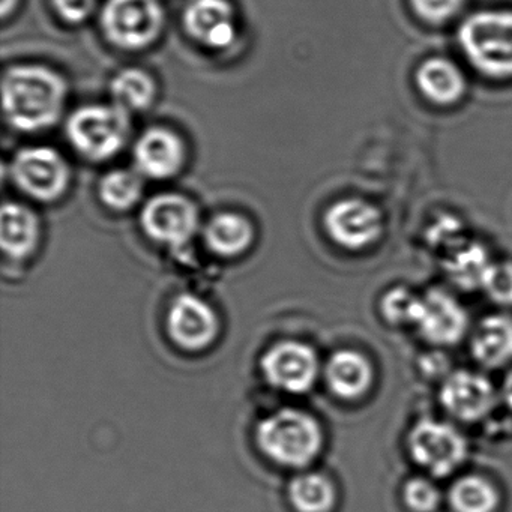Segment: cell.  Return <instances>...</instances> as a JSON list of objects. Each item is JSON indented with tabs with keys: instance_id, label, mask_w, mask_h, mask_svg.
I'll use <instances>...</instances> for the list:
<instances>
[{
	"instance_id": "484cf974",
	"label": "cell",
	"mask_w": 512,
	"mask_h": 512,
	"mask_svg": "<svg viewBox=\"0 0 512 512\" xmlns=\"http://www.w3.org/2000/svg\"><path fill=\"white\" fill-rule=\"evenodd\" d=\"M419 301L421 298H416L409 290H391L383 298V316L392 323H415Z\"/></svg>"
},
{
	"instance_id": "7402d4cb",
	"label": "cell",
	"mask_w": 512,
	"mask_h": 512,
	"mask_svg": "<svg viewBox=\"0 0 512 512\" xmlns=\"http://www.w3.org/2000/svg\"><path fill=\"white\" fill-rule=\"evenodd\" d=\"M289 499L296 512H331L335 503L334 485L325 476L305 473L293 479Z\"/></svg>"
},
{
	"instance_id": "5b68a950",
	"label": "cell",
	"mask_w": 512,
	"mask_h": 512,
	"mask_svg": "<svg viewBox=\"0 0 512 512\" xmlns=\"http://www.w3.org/2000/svg\"><path fill=\"white\" fill-rule=\"evenodd\" d=\"M464 53L482 73L512 76V13H479L460 28Z\"/></svg>"
},
{
	"instance_id": "30bf717a",
	"label": "cell",
	"mask_w": 512,
	"mask_h": 512,
	"mask_svg": "<svg viewBox=\"0 0 512 512\" xmlns=\"http://www.w3.org/2000/svg\"><path fill=\"white\" fill-rule=\"evenodd\" d=\"M184 28L206 49H227L236 40L235 10L229 0H191L184 11Z\"/></svg>"
},
{
	"instance_id": "ba28073f",
	"label": "cell",
	"mask_w": 512,
	"mask_h": 512,
	"mask_svg": "<svg viewBox=\"0 0 512 512\" xmlns=\"http://www.w3.org/2000/svg\"><path fill=\"white\" fill-rule=\"evenodd\" d=\"M410 452L421 466L437 476L448 475L466 457V442L457 430L442 422H418L410 433Z\"/></svg>"
},
{
	"instance_id": "d4e9b609",
	"label": "cell",
	"mask_w": 512,
	"mask_h": 512,
	"mask_svg": "<svg viewBox=\"0 0 512 512\" xmlns=\"http://www.w3.org/2000/svg\"><path fill=\"white\" fill-rule=\"evenodd\" d=\"M449 500L455 512H493L497 493L485 479L466 476L452 485Z\"/></svg>"
},
{
	"instance_id": "2e32d148",
	"label": "cell",
	"mask_w": 512,
	"mask_h": 512,
	"mask_svg": "<svg viewBox=\"0 0 512 512\" xmlns=\"http://www.w3.org/2000/svg\"><path fill=\"white\" fill-rule=\"evenodd\" d=\"M38 218L19 203H5L0 212V241L8 254L23 257L34 250L38 241Z\"/></svg>"
},
{
	"instance_id": "44dd1931",
	"label": "cell",
	"mask_w": 512,
	"mask_h": 512,
	"mask_svg": "<svg viewBox=\"0 0 512 512\" xmlns=\"http://www.w3.org/2000/svg\"><path fill=\"white\" fill-rule=\"evenodd\" d=\"M209 248L220 256H238L250 247L253 227L247 218L238 214H218L205 230Z\"/></svg>"
},
{
	"instance_id": "9a60e30c",
	"label": "cell",
	"mask_w": 512,
	"mask_h": 512,
	"mask_svg": "<svg viewBox=\"0 0 512 512\" xmlns=\"http://www.w3.org/2000/svg\"><path fill=\"white\" fill-rule=\"evenodd\" d=\"M440 397H442L443 406L455 418L475 421L490 412L494 392L485 377L460 371L446 380Z\"/></svg>"
},
{
	"instance_id": "6da1fadb",
	"label": "cell",
	"mask_w": 512,
	"mask_h": 512,
	"mask_svg": "<svg viewBox=\"0 0 512 512\" xmlns=\"http://www.w3.org/2000/svg\"><path fill=\"white\" fill-rule=\"evenodd\" d=\"M67 97V82L52 68L16 65L5 71L2 80L5 121L20 133H40L58 124Z\"/></svg>"
},
{
	"instance_id": "ffe728a7",
	"label": "cell",
	"mask_w": 512,
	"mask_h": 512,
	"mask_svg": "<svg viewBox=\"0 0 512 512\" xmlns=\"http://www.w3.org/2000/svg\"><path fill=\"white\" fill-rule=\"evenodd\" d=\"M113 104L125 112H143L149 109L157 97V85L151 74L140 68L119 71L110 83Z\"/></svg>"
},
{
	"instance_id": "277c9868",
	"label": "cell",
	"mask_w": 512,
	"mask_h": 512,
	"mask_svg": "<svg viewBox=\"0 0 512 512\" xmlns=\"http://www.w3.org/2000/svg\"><path fill=\"white\" fill-rule=\"evenodd\" d=\"M166 14L160 0H107L100 26L107 43L116 49L137 52L160 38Z\"/></svg>"
},
{
	"instance_id": "3957f363",
	"label": "cell",
	"mask_w": 512,
	"mask_h": 512,
	"mask_svg": "<svg viewBox=\"0 0 512 512\" xmlns=\"http://www.w3.org/2000/svg\"><path fill=\"white\" fill-rule=\"evenodd\" d=\"M257 443L278 464L302 467L320 451L322 431L307 413L284 409L260 422Z\"/></svg>"
},
{
	"instance_id": "f1b7e54d",
	"label": "cell",
	"mask_w": 512,
	"mask_h": 512,
	"mask_svg": "<svg viewBox=\"0 0 512 512\" xmlns=\"http://www.w3.org/2000/svg\"><path fill=\"white\" fill-rule=\"evenodd\" d=\"M53 10L62 22L80 25L94 13L97 0H50Z\"/></svg>"
},
{
	"instance_id": "9c48e42d",
	"label": "cell",
	"mask_w": 512,
	"mask_h": 512,
	"mask_svg": "<svg viewBox=\"0 0 512 512\" xmlns=\"http://www.w3.org/2000/svg\"><path fill=\"white\" fill-rule=\"evenodd\" d=\"M262 368L266 380L275 388L304 392L316 379L317 358L305 344L283 341L266 352Z\"/></svg>"
},
{
	"instance_id": "7c38bea8",
	"label": "cell",
	"mask_w": 512,
	"mask_h": 512,
	"mask_svg": "<svg viewBox=\"0 0 512 512\" xmlns=\"http://www.w3.org/2000/svg\"><path fill=\"white\" fill-rule=\"evenodd\" d=\"M185 145L175 131L149 128L134 145V164L142 176L169 179L181 172L185 163Z\"/></svg>"
},
{
	"instance_id": "52a82bcc",
	"label": "cell",
	"mask_w": 512,
	"mask_h": 512,
	"mask_svg": "<svg viewBox=\"0 0 512 512\" xmlns=\"http://www.w3.org/2000/svg\"><path fill=\"white\" fill-rule=\"evenodd\" d=\"M140 221L143 230L155 241L182 245L196 233L199 212L181 194H158L146 202Z\"/></svg>"
},
{
	"instance_id": "4316f807",
	"label": "cell",
	"mask_w": 512,
	"mask_h": 512,
	"mask_svg": "<svg viewBox=\"0 0 512 512\" xmlns=\"http://www.w3.org/2000/svg\"><path fill=\"white\" fill-rule=\"evenodd\" d=\"M439 491L425 479H412L404 487V500L416 512H431L439 505Z\"/></svg>"
},
{
	"instance_id": "f546056e",
	"label": "cell",
	"mask_w": 512,
	"mask_h": 512,
	"mask_svg": "<svg viewBox=\"0 0 512 512\" xmlns=\"http://www.w3.org/2000/svg\"><path fill=\"white\" fill-rule=\"evenodd\" d=\"M412 5L422 19L440 23L457 13L461 0H412Z\"/></svg>"
},
{
	"instance_id": "8992f818",
	"label": "cell",
	"mask_w": 512,
	"mask_h": 512,
	"mask_svg": "<svg viewBox=\"0 0 512 512\" xmlns=\"http://www.w3.org/2000/svg\"><path fill=\"white\" fill-rule=\"evenodd\" d=\"M11 176L22 193L40 202H55L67 191L71 170L56 149L28 146L11 161Z\"/></svg>"
},
{
	"instance_id": "ac0fdd59",
	"label": "cell",
	"mask_w": 512,
	"mask_h": 512,
	"mask_svg": "<svg viewBox=\"0 0 512 512\" xmlns=\"http://www.w3.org/2000/svg\"><path fill=\"white\" fill-rule=\"evenodd\" d=\"M473 355L487 367H499L512 358V320L491 316L482 320L472 341Z\"/></svg>"
},
{
	"instance_id": "1f68e13d",
	"label": "cell",
	"mask_w": 512,
	"mask_h": 512,
	"mask_svg": "<svg viewBox=\"0 0 512 512\" xmlns=\"http://www.w3.org/2000/svg\"><path fill=\"white\" fill-rule=\"evenodd\" d=\"M503 392H505L506 401H508L509 406L512 407V373L509 374L508 379H506Z\"/></svg>"
},
{
	"instance_id": "83f0119b",
	"label": "cell",
	"mask_w": 512,
	"mask_h": 512,
	"mask_svg": "<svg viewBox=\"0 0 512 512\" xmlns=\"http://www.w3.org/2000/svg\"><path fill=\"white\" fill-rule=\"evenodd\" d=\"M484 290L491 299L500 304H512V265H491L484 281Z\"/></svg>"
},
{
	"instance_id": "cb8c5ba5",
	"label": "cell",
	"mask_w": 512,
	"mask_h": 512,
	"mask_svg": "<svg viewBox=\"0 0 512 512\" xmlns=\"http://www.w3.org/2000/svg\"><path fill=\"white\" fill-rule=\"evenodd\" d=\"M487 253L479 245H469L452 254L446 263V271L457 286L464 290H473L484 286L485 278L490 271Z\"/></svg>"
},
{
	"instance_id": "603a6c76",
	"label": "cell",
	"mask_w": 512,
	"mask_h": 512,
	"mask_svg": "<svg viewBox=\"0 0 512 512\" xmlns=\"http://www.w3.org/2000/svg\"><path fill=\"white\" fill-rule=\"evenodd\" d=\"M101 200L115 211L133 208L142 197V175L137 170H112L100 182Z\"/></svg>"
},
{
	"instance_id": "e0dca14e",
	"label": "cell",
	"mask_w": 512,
	"mask_h": 512,
	"mask_svg": "<svg viewBox=\"0 0 512 512\" xmlns=\"http://www.w3.org/2000/svg\"><path fill=\"white\" fill-rule=\"evenodd\" d=\"M370 364L364 356L341 350L329 359L326 379L332 391L341 398H356L367 391L371 383Z\"/></svg>"
},
{
	"instance_id": "4fadbf2b",
	"label": "cell",
	"mask_w": 512,
	"mask_h": 512,
	"mask_svg": "<svg viewBox=\"0 0 512 512\" xmlns=\"http://www.w3.org/2000/svg\"><path fill=\"white\" fill-rule=\"evenodd\" d=\"M170 337L187 350H202L215 340L217 316L205 302L193 295L176 299L167 317Z\"/></svg>"
},
{
	"instance_id": "d6986e66",
	"label": "cell",
	"mask_w": 512,
	"mask_h": 512,
	"mask_svg": "<svg viewBox=\"0 0 512 512\" xmlns=\"http://www.w3.org/2000/svg\"><path fill=\"white\" fill-rule=\"evenodd\" d=\"M416 80L425 97L439 104L454 103L464 91L463 74L446 59L434 58L424 62Z\"/></svg>"
},
{
	"instance_id": "7a4b0ae2",
	"label": "cell",
	"mask_w": 512,
	"mask_h": 512,
	"mask_svg": "<svg viewBox=\"0 0 512 512\" xmlns=\"http://www.w3.org/2000/svg\"><path fill=\"white\" fill-rule=\"evenodd\" d=\"M65 133L82 157L98 163L107 161L116 157L130 139V113L116 104L80 107L68 118Z\"/></svg>"
},
{
	"instance_id": "4dcf8cb0",
	"label": "cell",
	"mask_w": 512,
	"mask_h": 512,
	"mask_svg": "<svg viewBox=\"0 0 512 512\" xmlns=\"http://www.w3.org/2000/svg\"><path fill=\"white\" fill-rule=\"evenodd\" d=\"M17 2L19 0H2V4H0V14H2V17L4 19H7L10 14L14 13V10H16Z\"/></svg>"
},
{
	"instance_id": "8fae6325",
	"label": "cell",
	"mask_w": 512,
	"mask_h": 512,
	"mask_svg": "<svg viewBox=\"0 0 512 512\" xmlns=\"http://www.w3.org/2000/svg\"><path fill=\"white\" fill-rule=\"evenodd\" d=\"M325 226L337 244L358 250L376 241L382 232V218L374 206L362 200H341L326 212Z\"/></svg>"
},
{
	"instance_id": "5bb4252c",
	"label": "cell",
	"mask_w": 512,
	"mask_h": 512,
	"mask_svg": "<svg viewBox=\"0 0 512 512\" xmlns=\"http://www.w3.org/2000/svg\"><path fill=\"white\" fill-rule=\"evenodd\" d=\"M415 323L427 340L437 344H452L463 337L467 316L448 293L433 290L419 301Z\"/></svg>"
}]
</instances>
